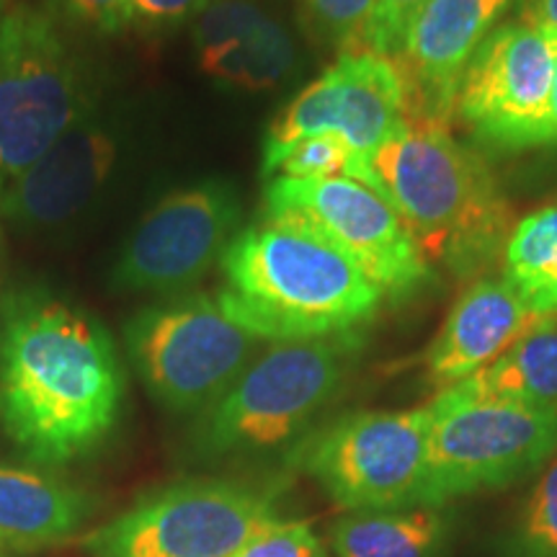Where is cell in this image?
I'll return each mask as SVG.
<instances>
[{
  "instance_id": "cell-1",
  "label": "cell",
  "mask_w": 557,
  "mask_h": 557,
  "mask_svg": "<svg viewBox=\"0 0 557 557\" xmlns=\"http://www.w3.org/2000/svg\"><path fill=\"white\" fill-rule=\"evenodd\" d=\"M124 372L114 341L65 299L16 289L0 302V431L29 462L60 468L114 431Z\"/></svg>"
},
{
  "instance_id": "cell-2",
  "label": "cell",
  "mask_w": 557,
  "mask_h": 557,
  "mask_svg": "<svg viewBox=\"0 0 557 557\" xmlns=\"http://www.w3.org/2000/svg\"><path fill=\"white\" fill-rule=\"evenodd\" d=\"M220 267L222 312L271 344L357 333L382 305L364 271L292 214L267 212L235 233Z\"/></svg>"
},
{
  "instance_id": "cell-3",
  "label": "cell",
  "mask_w": 557,
  "mask_h": 557,
  "mask_svg": "<svg viewBox=\"0 0 557 557\" xmlns=\"http://www.w3.org/2000/svg\"><path fill=\"white\" fill-rule=\"evenodd\" d=\"M348 178L382 194L421 248L423 259L457 276L496 261L513 230L511 201L491 165L438 124H406Z\"/></svg>"
},
{
  "instance_id": "cell-4",
  "label": "cell",
  "mask_w": 557,
  "mask_h": 557,
  "mask_svg": "<svg viewBox=\"0 0 557 557\" xmlns=\"http://www.w3.org/2000/svg\"><path fill=\"white\" fill-rule=\"evenodd\" d=\"M357 333L269 346L194 429L199 457L263 455L302 436L336 398L359 348Z\"/></svg>"
},
{
  "instance_id": "cell-5",
  "label": "cell",
  "mask_w": 557,
  "mask_h": 557,
  "mask_svg": "<svg viewBox=\"0 0 557 557\" xmlns=\"http://www.w3.org/2000/svg\"><path fill=\"white\" fill-rule=\"evenodd\" d=\"M282 521L274 487L197 478L139 498L83 547L94 557H233Z\"/></svg>"
},
{
  "instance_id": "cell-6",
  "label": "cell",
  "mask_w": 557,
  "mask_h": 557,
  "mask_svg": "<svg viewBox=\"0 0 557 557\" xmlns=\"http://www.w3.org/2000/svg\"><path fill=\"white\" fill-rule=\"evenodd\" d=\"M429 408L421 506L442 508L451 498L517 483L557 449V410L478 398L459 385L442 389Z\"/></svg>"
},
{
  "instance_id": "cell-7",
  "label": "cell",
  "mask_w": 557,
  "mask_h": 557,
  "mask_svg": "<svg viewBox=\"0 0 557 557\" xmlns=\"http://www.w3.org/2000/svg\"><path fill=\"white\" fill-rule=\"evenodd\" d=\"M73 54L50 11L0 18V194L86 114Z\"/></svg>"
},
{
  "instance_id": "cell-8",
  "label": "cell",
  "mask_w": 557,
  "mask_h": 557,
  "mask_svg": "<svg viewBox=\"0 0 557 557\" xmlns=\"http://www.w3.org/2000/svg\"><path fill=\"white\" fill-rule=\"evenodd\" d=\"M124 341L152 398L176 413H205L261 344L209 295L139 310L124 325Z\"/></svg>"
},
{
  "instance_id": "cell-9",
  "label": "cell",
  "mask_w": 557,
  "mask_h": 557,
  "mask_svg": "<svg viewBox=\"0 0 557 557\" xmlns=\"http://www.w3.org/2000/svg\"><path fill=\"white\" fill-rule=\"evenodd\" d=\"M429 434L431 408L361 410L305 442L299 459L344 511H395L421 506Z\"/></svg>"
},
{
  "instance_id": "cell-10",
  "label": "cell",
  "mask_w": 557,
  "mask_h": 557,
  "mask_svg": "<svg viewBox=\"0 0 557 557\" xmlns=\"http://www.w3.org/2000/svg\"><path fill=\"white\" fill-rule=\"evenodd\" d=\"M267 212L308 222L364 271L382 297L406 299L431 282V267L393 205L348 176L287 178L267 186Z\"/></svg>"
},
{
  "instance_id": "cell-11",
  "label": "cell",
  "mask_w": 557,
  "mask_h": 557,
  "mask_svg": "<svg viewBox=\"0 0 557 557\" xmlns=\"http://www.w3.org/2000/svg\"><path fill=\"white\" fill-rule=\"evenodd\" d=\"M553 75L549 34L527 24L498 26L459 78L455 116L475 143L491 150L545 148Z\"/></svg>"
},
{
  "instance_id": "cell-12",
  "label": "cell",
  "mask_w": 557,
  "mask_h": 557,
  "mask_svg": "<svg viewBox=\"0 0 557 557\" xmlns=\"http://www.w3.org/2000/svg\"><path fill=\"white\" fill-rule=\"evenodd\" d=\"M406 96L385 54L346 50L276 114L263 137V176H274L289 148L315 135H333L369 158L406 129Z\"/></svg>"
},
{
  "instance_id": "cell-13",
  "label": "cell",
  "mask_w": 557,
  "mask_h": 557,
  "mask_svg": "<svg viewBox=\"0 0 557 557\" xmlns=\"http://www.w3.org/2000/svg\"><path fill=\"white\" fill-rule=\"evenodd\" d=\"M240 222L238 194L205 181L169 194L139 220L111 282L127 292H181L222 259Z\"/></svg>"
},
{
  "instance_id": "cell-14",
  "label": "cell",
  "mask_w": 557,
  "mask_h": 557,
  "mask_svg": "<svg viewBox=\"0 0 557 557\" xmlns=\"http://www.w3.org/2000/svg\"><path fill=\"white\" fill-rule=\"evenodd\" d=\"M511 0H426L410 18L393 62L408 124L451 127L457 86Z\"/></svg>"
},
{
  "instance_id": "cell-15",
  "label": "cell",
  "mask_w": 557,
  "mask_h": 557,
  "mask_svg": "<svg viewBox=\"0 0 557 557\" xmlns=\"http://www.w3.org/2000/svg\"><path fill=\"white\" fill-rule=\"evenodd\" d=\"M120 160V137L99 116L83 114L39 160L0 194V220L41 230L73 220L88 205Z\"/></svg>"
},
{
  "instance_id": "cell-16",
  "label": "cell",
  "mask_w": 557,
  "mask_h": 557,
  "mask_svg": "<svg viewBox=\"0 0 557 557\" xmlns=\"http://www.w3.org/2000/svg\"><path fill=\"white\" fill-rule=\"evenodd\" d=\"M542 320L527 308L506 278H480L459 295L426 354L429 380L447 389L465 382L537 329Z\"/></svg>"
},
{
  "instance_id": "cell-17",
  "label": "cell",
  "mask_w": 557,
  "mask_h": 557,
  "mask_svg": "<svg viewBox=\"0 0 557 557\" xmlns=\"http://www.w3.org/2000/svg\"><path fill=\"white\" fill-rule=\"evenodd\" d=\"M199 67L240 90H269L292 73L295 41L274 16L250 0H212L194 26Z\"/></svg>"
},
{
  "instance_id": "cell-18",
  "label": "cell",
  "mask_w": 557,
  "mask_h": 557,
  "mask_svg": "<svg viewBox=\"0 0 557 557\" xmlns=\"http://www.w3.org/2000/svg\"><path fill=\"white\" fill-rule=\"evenodd\" d=\"M88 519V498L65 480L0 468V553L60 545Z\"/></svg>"
},
{
  "instance_id": "cell-19",
  "label": "cell",
  "mask_w": 557,
  "mask_h": 557,
  "mask_svg": "<svg viewBox=\"0 0 557 557\" xmlns=\"http://www.w3.org/2000/svg\"><path fill=\"white\" fill-rule=\"evenodd\" d=\"M449 517L438 506L354 511L331 529L338 557H442Z\"/></svg>"
},
{
  "instance_id": "cell-20",
  "label": "cell",
  "mask_w": 557,
  "mask_h": 557,
  "mask_svg": "<svg viewBox=\"0 0 557 557\" xmlns=\"http://www.w3.org/2000/svg\"><path fill=\"white\" fill-rule=\"evenodd\" d=\"M459 387L470 395L557 410V320H542L524 338Z\"/></svg>"
},
{
  "instance_id": "cell-21",
  "label": "cell",
  "mask_w": 557,
  "mask_h": 557,
  "mask_svg": "<svg viewBox=\"0 0 557 557\" xmlns=\"http://www.w3.org/2000/svg\"><path fill=\"white\" fill-rule=\"evenodd\" d=\"M504 278L537 318H557V207L527 214L504 248Z\"/></svg>"
},
{
  "instance_id": "cell-22",
  "label": "cell",
  "mask_w": 557,
  "mask_h": 557,
  "mask_svg": "<svg viewBox=\"0 0 557 557\" xmlns=\"http://www.w3.org/2000/svg\"><path fill=\"white\" fill-rule=\"evenodd\" d=\"M519 545L529 557H557V459L547 465L527 500Z\"/></svg>"
},
{
  "instance_id": "cell-23",
  "label": "cell",
  "mask_w": 557,
  "mask_h": 557,
  "mask_svg": "<svg viewBox=\"0 0 557 557\" xmlns=\"http://www.w3.org/2000/svg\"><path fill=\"white\" fill-rule=\"evenodd\" d=\"M354 152L344 139L333 135H315L297 143L289 148L287 156L282 158L274 176L287 178H331V176H348L351 173ZM271 176V178H274Z\"/></svg>"
},
{
  "instance_id": "cell-24",
  "label": "cell",
  "mask_w": 557,
  "mask_h": 557,
  "mask_svg": "<svg viewBox=\"0 0 557 557\" xmlns=\"http://www.w3.org/2000/svg\"><path fill=\"white\" fill-rule=\"evenodd\" d=\"M377 0H305L315 29L336 41L341 52L359 50Z\"/></svg>"
},
{
  "instance_id": "cell-25",
  "label": "cell",
  "mask_w": 557,
  "mask_h": 557,
  "mask_svg": "<svg viewBox=\"0 0 557 557\" xmlns=\"http://www.w3.org/2000/svg\"><path fill=\"white\" fill-rule=\"evenodd\" d=\"M233 557H329L323 542L305 521H282L263 532L261 537L248 542Z\"/></svg>"
},
{
  "instance_id": "cell-26",
  "label": "cell",
  "mask_w": 557,
  "mask_h": 557,
  "mask_svg": "<svg viewBox=\"0 0 557 557\" xmlns=\"http://www.w3.org/2000/svg\"><path fill=\"white\" fill-rule=\"evenodd\" d=\"M426 0H377L374 3L372 18H369L364 37H361L359 50H369L385 54L389 60L400 47L403 34H406L410 18Z\"/></svg>"
},
{
  "instance_id": "cell-27",
  "label": "cell",
  "mask_w": 557,
  "mask_h": 557,
  "mask_svg": "<svg viewBox=\"0 0 557 557\" xmlns=\"http://www.w3.org/2000/svg\"><path fill=\"white\" fill-rule=\"evenodd\" d=\"M62 11L101 34H120L132 24L129 0H60Z\"/></svg>"
},
{
  "instance_id": "cell-28",
  "label": "cell",
  "mask_w": 557,
  "mask_h": 557,
  "mask_svg": "<svg viewBox=\"0 0 557 557\" xmlns=\"http://www.w3.org/2000/svg\"><path fill=\"white\" fill-rule=\"evenodd\" d=\"M132 24L165 26L199 16L212 0H129Z\"/></svg>"
},
{
  "instance_id": "cell-29",
  "label": "cell",
  "mask_w": 557,
  "mask_h": 557,
  "mask_svg": "<svg viewBox=\"0 0 557 557\" xmlns=\"http://www.w3.org/2000/svg\"><path fill=\"white\" fill-rule=\"evenodd\" d=\"M521 24L534 26L545 34H557V0H524Z\"/></svg>"
},
{
  "instance_id": "cell-30",
  "label": "cell",
  "mask_w": 557,
  "mask_h": 557,
  "mask_svg": "<svg viewBox=\"0 0 557 557\" xmlns=\"http://www.w3.org/2000/svg\"><path fill=\"white\" fill-rule=\"evenodd\" d=\"M555 50V75H553V109H549V148H557V34H549Z\"/></svg>"
},
{
  "instance_id": "cell-31",
  "label": "cell",
  "mask_w": 557,
  "mask_h": 557,
  "mask_svg": "<svg viewBox=\"0 0 557 557\" xmlns=\"http://www.w3.org/2000/svg\"><path fill=\"white\" fill-rule=\"evenodd\" d=\"M5 11H9V0H0V18L5 16Z\"/></svg>"
}]
</instances>
